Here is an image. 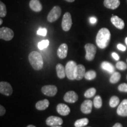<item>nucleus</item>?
<instances>
[{"instance_id": "obj_5", "label": "nucleus", "mask_w": 127, "mask_h": 127, "mask_svg": "<svg viewBox=\"0 0 127 127\" xmlns=\"http://www.w3.org/2000/svg\"><path fill=\"white\" fill-rule=\"evenodd\" d=\"M61 14V9L59 6H55L52 8L47 16V20L50 23H53L57 21Z\"/></svg>"}, {"instance_id": "obj_3", "label": "nucleus", "mask_w": 127, "mask_h": 127, "mask_svg": "<svg viewBox=\"0 0 127 127\" xmlns=\"http://www.w3.org/2000/svg\"><path fill=\"white\" fill-rule=\"evenodd\" d=\"M77 64L75 61H69L66 63L65 67V72L66 77L70 80H74L75 77H74V72H75V68L77 67Z\"/></svg>"}, {"instance_id": "obj_11", "label": "nucleus", "mask_w": 127, "mask_h": 127, "mask_svg": "<svg viewBox=\"0 0 127 127\" xmlns=\"http://www.w3.org/2000/svg\"><path fill=\"white\" fill-rule=\"evenodd\" d=\"M93 103L91 100H85L81 105V111L83 114H89L92 112Z\"/></svg>"}, {"instance_id": "obj_19", "label": "nucleus", "mask_w": 127, "mask_h": 127, "mask_svg": "<svg viewBox=\"0 0 127 127\" xmlns=\"http://www.w3.org/2000/svg\"><path fill=\"white\" fill-rule=\"evenodd\" d=\"M30 7L32 11L39 12L42 10V7L39 0H31L30 2Z\"/></svg>"}, {"instance_id": "obj_36", "label": "nucleus", "mask_w": 127, "mask_h": 127, "mask_svg": "<svg viewBox=\"0 0 127 127\" xmlns=\"http://www.w3.org/2000/svg\"><path fill=\"white\" fill-rule=\"evenodd\" d=\"M112 57H113L114 59L116 61H118V60H119V59H120V57H119V55L117 54V53H115V52H112Z\"/></svg>"}, {"instance_id": "obj_31", "label": "nucleus", "mask_w": 127, "mask_h": 127, "mask_svg": "<svg viewBox=\"0 0 127 127\" xmlns=\"http://www.w3.org/2000/svg\"><path fill=\"white\" fill-rule=\"evenodd\" d=\"M116 67L119 70L124 71L127 69V65L126 63L123 61H118V63L116 64Z\"/></svg>"}, {"instance_id": "obj_6", "label": "nucleus", "mask_w": 127, "mask_h": 127, "mask_svg": "<svg viewBox=\"0 0 127 127\" xmlns=\"http://www.w3.org/2000/svg\"><path fill=\"white\" fill-rule=\"evenodd\" d=\"M72 24V18L69 12H65L62 20V28L64 31H68Z\"/></svg>"}, {"instance_id": "obj_22", "label": "nucleus", "mask_w": 127, "mask_h": 127, "mask_svg": "<svg viewBox=\"0 0 127 127\" xmlns=\"http://www.w3.org/2000/svg\"><path fill=\"white\" fill-rule=\"evenodd\" d=\"M101 68L105 71H107L110 74H112L115 71V68H114V66L111 63L107 61H104L102 62L101 65Z\"/></svg>"}, {"instance_id": "obj_2", "label": "nucleus", "mask_w": 127, "mask_h": 127, "mask_svg": "<svg viewBox=\"0 0 127 127\" xmlns=\"http://www.w3.org/2000/svg\"><path fill=\"white\" fill-rule=\"evenodd\" d=\"M28 59L30 64L35 70H41L43 67L44 61L42 55L37 51H32L29 54Z\"/></svg>"}, {"instance_id": "obj_37", "label": "nucleus", "mask_w": 127, "mask_h": 127, "mask_svg": "<svg viewBox=\"0 0 127 127\" xmlns=\"http://www.w3.org/2000/svg\"><path fill=\"white\" fill-rule=\"evenodd\" d=\"M90 23L91 24H95L97 22V19H96L95 17H91L90 19Z\"/></svg>"}, {"instance_id": "obj_43", "label": "nucleus", "mask_w": 127, "mask_h": 127, "mask_svg": "<svg viewBox=\"0 0 127 127\" xmlns=\"http://www.w3.org/2000/svg\"><path fill=\"white\" fill-rule=\"evenodd\" d=\"M125 43H126L127 45V37L125 38Z\"/></svg>"}, {"instance_id": "obj_12", "label": "nucleus", "mask_w": 127, "mask_h": 127, "mask_svg": "<svg viewBox=\"0 0 127 127\" xmlns=\"http://www.w3.org/2000/svg\"><path fill=\"white\" fill-rule=\"evenodd\" d=\"M78 99L77 94L74 91H68L64 96V100L68 103H75Z\"/></svg>"}, {"instance_id": "obj_35", "label": "nucleus", "mask_w": 127, "mask_h": 127, "mask_svg": "<svg viewBox=\"0 0 127 127\" xmlns=\"http://www.w3.org/2000/svg\"><path fill=\"white\" fill-rule=\"evenodd\" d=\"M6 109L2 105H0V115L3 116L5 114Z\"/></svg>"}, {"instance_id": "obj_42", "label": "nucleus", "mask_w": 127, "mask_h": 127, "mask_svg": "<svg viewBox=\"0 0 127 127\" xmlns=\"http://www.w3.org/2000/svg\"><path fill=\"white\" fill-rule=\"evenodd\" d=\"M2 24V19H1V20H0V25H1Z\"/></svg>"}, {"instance_id": "obj_9", "label": "nucleus", "mask_w": 127, "mask_h": 127, "mask_svg": "<svg viewBox=\"0 0 127 127\" xmlns=\"http://www.w3.org/2000/svg\"><path fill=\"white\" fill-rule=\"evenodd\" d=\"M13 90L8 82L1 81L0 82V93L6 96H9L12 94Z\"/></svg>"}, {"instance_id": "obj_18", "label": "nucleus", "mask_w": 127, "mask_h": 127, "mask_svg": "<svg viewBox=\"0 0 127 127\" xmlns=\"http://www.w3.org/2000/svg\"><path fill=\"white\" fill-rule=\"evenodd\" d=\"M104 5L107 8L115 9L120 6V0H104Z\"/></svg>"}, {"instance_id": "obj_32", "label": "nucleus", "mask_w": 127, "mask_h": 127, "mask_svg": "<svg viewBox=\"0 0 127 127\" xmlns=\"http://www.w3.org/2000/svg\"><path fill=\"white\" fill-rule=\"evenodd\" d=\"M36 34L39 35H41L45 36L47 35V30L45 28H39L38 31H36Z\"/></svg>"}, {"instance_id": "obj_24", "label": "nucleus", "mask_w": 127, "mask_h": 127, "mask_svg": "<svg viewBox=\"0 0 127 127\" xmlns=\"http://www.w3.org/2000/svg\"><path fill=\"white\" fill-rule=\"evenodd\" d=\"M121 77V75L120 73L118 72H114L112 74V75L109 79V81L112 84L117 83L120 80Z\"/></svg>"}, {"instance_id": "obj_13", "label": "nucleus", "mask_w": 127, "mask_h": 127, "mask_svg": "<svg viewBox=\"0 0 127 127\" xmlns=\"http://www.w3.org/2000/svg\"><path fill=\"white\" fill-rule=\"evenodd\" d=\"M85 68L83 65L79 64L77 65V67L75 68V72H74V77L76 80H81L85 77Z\"/></svg>"}, {"instance_id": "obj_14", "label": "nucleus", "mask_w": 127, "mask_h": 127, "mask_svg": "<svg viewBox=\"0 0 127 127\" xmlns=\"http://www.w3.org/2000/svg\"><path fill=\"white\" fill-rule=\"evenodd\" d=\"M118 115L121 117H127V99H124L119 105L117 111Z\"/></svg>"}, {"instance_id": "obj_28", "label": "nucleus", "mask_w": 127, "mask_h": 127, "mask_svg": "<svg viewBox=\"0 0 127 127\" xmlns=\"http://www.w3.org/2000/svg\"><path fill=\"white\" fill-rule=\"evenodd\" d=\"M96 77V74L95 71L93 70H90L86 72L85 74V78L87 80H93V79H95Z\"/></svg>"}, {"instance_id": "obj_34", "label": "nucleus", "mask_w": 127, "mask_h": 127, "mask_svg": "<svg viewBox=\"0 0 127 127\" xmlns=\"http://www.w3.org/2000/svg\"><path fill=\"white\" fill-rule=\"evenodd\" d=\"M117 48H118L119 50L122 51H126V47H125L124 45H123V44H118V45H117Z\"/></svg>"}, {"instance_id": "obj_4", "label": "nucleus", "mask_w": 127, "mask_h": 127, "mask_svg": "<svg viewBox=\"0 0 127 127\" xmlns=\"http://www.w3.org/2000/svg\"><path fill=\"white\" fill-rule=\"evenodd\" d=\"M85 50L86 51L85 59L87 61H91L94 59L96 52V47L93 44L88 43L85 45Z\"/></svg>"}, {"instance_id": "obj_33", "label": "nucleus", "mask_w": 127, "mask_h": 127, "mask_svg": "<svg viewBox=\"0 0 127 127\" xmlns=\"http://www.w3.org/2000/svg\"><path fill=\"white\" fill-rule=\"evenodd\" d=\"M118 90L121 92H124V93H127V84L123 83L120 84L118 86Z\"/></svg>"}, {"instance_id": "obj_26", "label": "nucleus", "mask_w": 127, "mask_h": 127, "mask_svg": "<svg viewBox=\"0 0 127 127\" xmlns=\"http://www.w3.org/2000/svg\"><path fill=\"white\" fill-rule=\"evenodd\" d=\"M119 103H120V99L117 96H112L109 100V105L112 108L117 107L119 104Z\"/></svg>"}, {"instance_id": "obj_17", "label": "nucleus", "mask_w": 127, "mask_h": 127, "mask_svg": "<svg viewBox=\"0 0 127 127\" xmlns=\"http://www.w3.org/2000/svg\"><path fill=\"white\" fill-rule=\"evenodd\" d=\"M68 45L65 43L62 44L57 50V55L60 59H64L67 56Z\"/></svg>"}, {"instance_id": "obj_7", "label": "nucleus", "mask_w": 127, "mask_h": 127, "mask_svg": "<svg viewBox=\"0 0 127 127\" xmlns=\"http://www.w3.org/2000/svg\"><path fill=\"white\" fill-rule=\"evenodd\" d=\"M14 36V31L10 28L2 27L0 28V38L5 41H10Z\"/></svg>"}, {"instance_id": "obj_23", "label": "nucleus", "mask_w": 127, "mask_h": 127, "mask_svg": "<svg viewBox=\"0 0 127 127\" xmlns=\"http://www.w3.org/2000/svg\"><path fill=\"white\" fill-rule=\"evenodd\" d=\"M89 123V120L88 118H84L79 119L76 121L74 123V126L75 127H84L88 125Z\"/></svg>"}, {"instance_id": "obj_44", "label": "nucleus", "mask_w": 127, "mask_h": 127, "mask_svg": "<svg viewBox=\"0 0 127 127\" xmlns=\"http://www.w3.org/2000/svg\"></svg>"}, {"instance_id": "obj_8", "label": "nucleus", "mask_w": 127, "mask_h": 127, "mask_svg": "<svg viewBox=\"0 0 127 127\" xmlns=\"http://www.w3.org/2000/svg\"><path fill=\"white\" fill-rule=\"evenodd\" d=\"M41 91L45 95L48 96H54L57 94L58 89L55 85H45L41 88Z\"/></svg>"}, {"instance_id": "obj_10", "label": "nucleus", "mask_w": 127, "mask_h": 127, "mask_svg": "<svg viewBox=\"0 0 127 127\" xmlns=\"http://www.w3.org/2000/svg\"><path fill=\"white\" fill-rule=\"evenodd\" d=\"M63 124V119L56 116H50L46 120V124L48 126L61 125Z\"/></svg>"}, {"instance_id": "obj_15", "label": "nucleus", "mask_w": 127, "mask_h": 127, "mask_svg": "<svg viewBox=\"0 0 127 127\" xmlns=\"http://www.w3.org/2000/svg\"><path fill=\"white\" fill-rule=\"evenodd\" d=\"M111 21L114 26L118 29L123 30L125 27L124 21L121 18H119L118 16L112 15L111 18Z\"/></svg>"}, {"instance_id": "obj_39", "label": "nucleus", "mask_w": 127, "mask_h": 127, "mask_svg": "<svg viewBox=\"0 0 127 127\" xmlns=\"http://www.w3.org/2000/svg\"><path fill=\"white\" fill-rule=\"evenodd\" d=\"M66 1H68V2H74L75 0H65Z\"/></svg>"}, {"instance_id": "obj_38", "label": "nucleus", "mask_w": 127, "mask_h": 127, "mask_svg": "<svg viewBox=\"0 0 127 127\" xmlns=\"http://www.w3.org/2000/svg\"><path fill=\"white\" fill-rule=\"evenodd\" d=\"M112 127H123L121 124L120 123H116L114 125V126Z\"/></svg>"}, {"instance_id": "obj_20", "label": "nucleus", "mask_w": 127, "mask_h": 127, "mask_svg": "<svg viewBox=\"0 0 127 127\" xmlns=\"http://www.w3.org/2000/svg\"><path fill=\"white\" fill-rule=\"evenodd\" d=\"M49 105H50V102H49L48 100L45 99L38 101L35 104V107L38 110L43 111L49 107Z\"/></svg>"}, {"instance_id": "obj_27", "label": "nucleus", "mask_w": 127, "mask_h": 127, "mask_svg": "<svg viewBox=\"0 0 127 127\" xmlns=\"http://www.w3.org/2000/svg\"><path fill=\"white\" fill-rule=\"evenodd\" d=\"M96 89L95 88H91L87 90L85 93H84V96L87 98H90L93 97L95 94H96Z\"/></svg>"}, {"instance_id": "obj_16", "label": "nucleus", "mask_w": 127, "mask_h": 127, "mask_svg": "<svg viewBox=\"0 0 127 127\" xmlns=\"http://www.w3.org/2000/svg\"><path fill=\"white\" fill-rule=\"evenodd\" d=\"M57 111L58 114L63 116H66L70 113V108L67 105L59 104L57 106Z\"/></svg>"}, {"instance_id": "obj_21", "label": "nucleus", "mask_w": 127, "mask_h": 127, "mask_svg": "<svg viewBox=\"0 0 127 127\" xmlns=\"http://www.w3.org/2000/svg\"><path fill=\"white\" fill-rule=\"evenodd\" d=\"M56 71L58 77L60 79H63L65 77L66 72L65 67L61 64H58L56 66Z\"/></svg>"}, {"instance_id": "obj_41", "label": "nucleus", "mask_w": 127, "mask_h": 127, "mask_svg": "<svg viewBox=\"0 0 127 127\" xmlns=\"http://www.w3.org/2000/svg\"><path fill=\"white\" fill-rule=\"evenodd\" d=\"M51 127H62L61 125H55V126H51Z\"/></svg>"}, {"instance_id": "obj_40", "label": "nucleus", "mask_w": 127, "mask_h": 127, "mask_svg": "<svg viewBox=\"0 0 127 127\" xmlns=\"http://www.w3.org/2000/svg\"><path fill=\"white\" fill-rule=\"evenodd\" d=\"M27 127H36L34 126V125H28Z\"/></svg>"}, {"instance_id": "obj_29", "label": "nucleus", "mask_w": 127, "mask_h": 127, "mask_svg": "<svg viewBox=\"0 0 127 127\" xmlns=\"http://www.w3.org/2000/svg\"><path fill=\"white\" fill-rule=\"evenodd\" d=\"M49 44H50V41L48 39H45V40L41 41L38 44V47L39 50H42L48 47Z\"/></svg>"}, {"instance_id": "obj_30", "label": "nucleus", "mask_w": 127, "mask_h": 127, "mask_svg": "<svg viewBox=\"0 0 127 127\" xmlns=\"http://www.w3.org/2000/svg\"><path fill=\"white\" fill-rule=\"evenodd\" d=\"M7 15V7L2 1L0 2V17L1 18L5 17Z\"/></svg>"}, {"instance_id": "obj_25", "label": "nucleus", "mask_w": 127, "mask_h": 127, "mask_svg": "<svg viewBox=\"0 0 127 127\" xmlns=\"http://www.w3.org/2000/svg\"><path fill=\"white\" fill-rule=\"evenodd\" d=\"M93 104L94 107L97 109H99L100 108H101L102 105V98L99 95H97L94 98L93 101Z\"/></svg>"}, {"instance_id": "obj_1", "label": "nucleus", "mask_w": 127, "mask_h": 127, "mask_svg": "<svg viewBox=\"0 0 127 127\" xmlns=\"http://www.w3.org/2000/svg\"><path fill=\"white\" fill-rule=\"evenodd\" d=\"M111 40V33L108 29L102 28L99 30L96 36V45L99 48H106Z\"/></svg>"}]
</instances>
